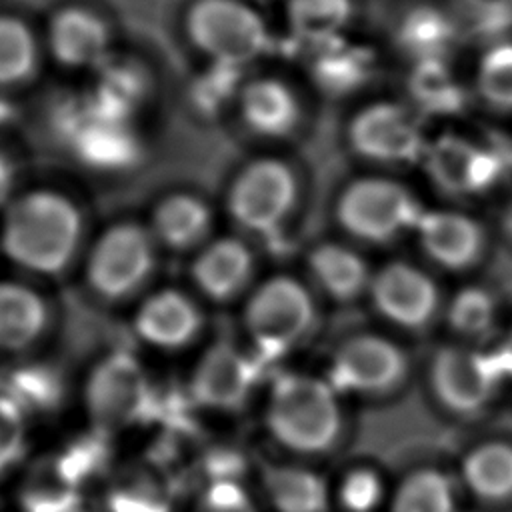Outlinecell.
I'll return each instance as SVG.
<instances>
[{"instance_id": "1", "label": "cell", "mask_w": 512, "mask_h": 512, "mask_svg": "<svg viewBox=\"0 0 512 512\" xmlns=\"http://www.w3.org/2000/svg\"><path fill=\"white\" fill-rule=\"evenodd\" d=\"M82 218L54 190H32L6 206L0 244L10 262L36 274L62 272L76 254Z\"/></svg>"}, {"instance_id": "2", "label": "cell", "mask_w": 512, "mask_h": 512, "mask_svg": "<svg viewBox=\"0 0 512 512\" xmlns=\"http://www.w3.org/2000/svg\"><path fill=\"white\" fill-rule=\"evenodd\" d=\"M266 420L274 438L298 454H326L344 436L340 394L316 376H278Z\"/></svg>"}, {"instance_id": "3", "label": "cell", "mask_w": 512, "mask_h": 512, "mask_svg": "<svg viewBox=\"0 0 512 512\" xmlns=\"http://www.w3.org/2000/svg\"><path fill=\"white\" fill-rule=\"evenodd\" d=\"M506 370L500 362L466 344L440 346L426 370L434 404L452 418H480L498 398Z\"/></svg>"}, {"instance_id": "4", "label": "cell", "mask_w": 512, "mask_h": 512, "mask_svg": "<svg viewBox=\"0 0 512 512\" xmlns=\"http://www.w3.org/2000/svg\"><path fill=\"white\" fill-rule=\"evenodd\" d=\"M186 32L212 64L232 68L256 60L270 46L266 22L240 0H196L186 16Z\"/></svg>"}, {"instance_id": "5", "label": "cell", "mask_w": 512, "mask_h": 512, "mask_svg": "<svg viewBox=\"0 0 512 512\" xmlns=\"http://www.w3.org/2000/svg\"><path fill=\"white\" fill-rule=\"evenodd\" d=\"M244 322L262 358L272 360L312 330L316 322L314 300L298 280L274 276L250 296Z\"/></svg>"}, {"instance_id": "6", "label": "cell", "mask_w": 512, "mask_h": 512, "mask_svg": "<svg viewBox=\"0 0 512 512\" xmlns=\"http://www.w3.org/2000/svg\"><path fill=\"white\" fill-rule=\"evenodd\" d=\"M408 376V354L394 340L356 334L336 348L326 380L338 394L378 400L396 394Z\"/></svg>"}, {"instance_id": "7", "label": "cell", "mask_w": 512, "mask_h": 512, "mask_svg": "<svg viewBox=\"0 0 512 512\" xmlns=\"http://www.w3.org/2000/svg\"><path fill=\"white\" fill-rule=\"evenodd\" d=\"M422 210L410 190L386 178L352 182L338 198L340 226L360 240L390 242L418 226Z\"/></svg>"}, {"instance_id": "8", "label": "cell", "mask_w": 512, "mask_h": 512, "mask_svg": "<svg viewBox=\"0 0 512 512\" xmlns=\"http://www.w3.org/2000/svg\"><path fill=\"white\" fill-rule=\"evenodd\" d=\"M156 390L140 362L124 350L110 352L92 370L86 406L96 428L110 432L152 418Z\"/></svg>"}, {"instance_id": "9", "label": "cell", "mask_w": 512, "mask_h": 512, "mask_svg": "<svg viewBox=\"0 0 512 512\" xmlns=\"http://www.w3.org/2000/svg\"><path fill=\"white\" fill-rule=\"evenodd\" d=\"M152 266V236L134 222H120L96 240L88 256L86 278L98 296L122 300L146 282Z\"/></svg>"}, {"instance_id": "10", "label": "cell", "mask_w": 512, "mask_h": 512, "mask_svg": "<svg viewBox=\"0 0 512 512\" xmlns=\"http://www.w3.org/2000/svg\"><path fill=\"white\" fill-rule=\"evenodd\" d=\"M296 194L292 170L276 158H260L234 178L228 208L240 226L252 232H272L290 214Z\"/></svg>"}, {"instance_id": "11", "label": "cell", "mask_w": 512, "mask_h": 512, "mask_svg": "<svg viewBox=\"0 0 512 512\" xmlns=\"http://www.w3.org/2000/svg\"><path fill=\"white\" fill-rule=\"evenodd\" d=\"M348 140L358 156L382 164L414 162L428 146L418 116L396 102H376L360 110L348 126Z\"/></svg>"}, {"instance_id": "12", "label": "cell", "mask_w": 512, "mask_h": 512, "mask_svg": "<svg viewBox=\"0 0 512 512\" xmlns=\"http://www.w3.org/2000/svg\"><path fill=\"white\" fill-rule=\"evenodd\" d=\"M368 290L376 312L386 322L410 332L424 330L440 306L432 278L408 262L382 266L372 276Z\"/></svg>"}, {"instance_id": "13", "label": "cell", "mask_w": 512, "mask_h": 512, "mask_svg": "<svg viewBox=\"0 0 512 512\" xmlns=\"http://www.w3.org/2000/svg\"><path fill=\"white\" fill-rule=\"evenodd\" d=\"M256 380V360L244 356L228 342H218L198 362L190 382V394L202 406L236 410L246 402Z\"/></svg>"}, {"instance_id": "14", "label": "cell", "mask_w": 512, "mask_h": 512, "mask_svg": "<svg viewBox=\"0 0 512 512\" xmlns=\"http://www.w3.org/2000/svg\"><path fill=\"white\" fill-rule=\"evenodd\" d=\"M422 158L432 182L448 194H478L498 178L496 158L456 134H444L430 142Z\"/></svg>"}, {"instance_id": "15", "label": "cell", "mask_w": 512, "mask_h": 512, "mask_svg": "<svg viewBox=\"0 0 512 512\" xmlns=\"http://www.w3.org/2000/svg\"><path fill=\"white\" fill-rule=\"evenodd\" d=\"M70 146L76 156L100 170H122L140 156V146L128 120L112 118L98 112L90 102L72 122Z\"/></svg>"}, {"instance_id": "16", "label": "cell", "mask_w": 512, "mask_h": 512, "mask_svg": "<svg viewBox=\"0 0 512 512\" xmlns=\"http://www.w3.org/2000/svg\"><path fill=\"white\" fill-rule=\"evenodd\" d=\"M456 478L460 490L484 506L512 504V440L486 438L466 448Z\"/></svg>"}, {"instance_id": "17", "label": "cell", "mask_w": 512, "mask_h": 512, "mask_svg": "<svg viewBox=\"0 0 512 512\" xmlns=\"http://www.w3.org/2000/svg\"><path fill=\"white\" fill-rule=\"evenodd\" d=\"M48 46L62 66L102 68L108 62L110 30L98 14L68 6L50 20Z\"/></svg>"}, {"instance_id": "18", "label": "cell", "mask_w": 512, "mask_h": 512, "mask_svg": "<svg viewBox=\"0 0 512 512\" xmlns=\"http://www.w3.org/2000/svg\"><path fill=\"white\" fill-rule=\"evenodd\" d=\"M416 230L422 250L436 264L450 270L472 266L484 248L482 228L476 220L460 212H422Z\"/></svg>"}, {"instance_id": "19", "label": "cell", "mask_w": 512, "mask_h": 512, "mask_svg": "<svg viewBox=\"0 0 512 512\" xmlns=\"http://www.w3.org/2000/svg\"><path fill=\"white\" fill-rule=\"evenodd\" d=\"M202 316L194 302L176 290L152 294L136 312L134 328L142 340L158 348H182L198 334Z\"/></svg>"}, {"instance_id": "20", "label": "cell", "mask_w": 512, "mask_h": 512, "mask_svg": "<svg viewBox=\"0 0 512 512\" xmlns=\"http://www.w3.org/2000/svg\"><path fill=\"white\" fill-rule=\"evenodd\" d=\"M254 268L252 252L236 238L210 242L192 264L196 286L212 300L234 298L250 280Z\"/></svg>"}, {"instance_id": "21", "label": "cell", "mask_w": 512, "mask_h": 512, "mask_svg": "<svg viewBox=\"0 0 512 512\" xmlns=\"http://www.w3.org/2000/svg\"><path fill=\"white\" fill-rule=\"evenodd\" d=\"M456 474L426 464L408 470L390 488L386 512H460Z\"/></svg>"}, {"instance_id": "22", "label": "cell", "mask_w": 512, "mask_h": 512, "mask_svg": "<svg viewBox=\"0 0 512 512\" xmlns=\"http://www.w3.org/2000/svg\"><path fill=\"white\" fill-rule=\"evenodd\" d=\"M240 114L252 132L266 138H282L298 126L300 106L284 82L258 78L242 88Z\"/></svg>"}, {"instance_id": "23", "label": "cell", "mask_w": 512, "mask_h": 512, "mask_svg": "<svg viewBox=\"0 0 512 512\" xmlns=\"http://www.w3.org/2000/svg\"><path fill=\"white\" fill-rule=\"evenodd\" d=\"M176 482L154 460L122 468L110 484V512H170Z\"/></svg>"}, {"instance_id": "24", "label": "cell", "mask_w": 512, "mask_h": 512, "mask_svg": "<svg viewBox=\"0 0 512 512\" xmlns=\"http://www.w3.org/2000/svg\"><path fill=\"white\" fill-rule=\"evenodd\" d=\"M18 496L24 512H78L80 508V484L58 454L44 456L28 468Z\"/></svg>"}, {"instance_id": "25", "label": "cell", "mask_w": 512, "mask_h": 512, "mask_svg": "<svg viewBox=\"0 0 512 512\" xmlns=\"http://www.w3.org/2000/svg\"><path fill=\"white\" fill-rule=\"evenodd\" d=\"M46 324V304L34 290L0 282V350H26L42 336Z\"/></svg>"}, {"instance_id": "26", "label": "cell", "mask_w": 512, "mask_h": 512, "mask_svg": "<svg viewBox=\"0 0 512 512\" xmlns=\"http://www.w3.org/2000/svg\"><path fill=\"white\" fill-rule=\"evenodd\" d=\"M308 264L320 288L334 300H354L370 288L372 276L366 262L342 244L326 242L316 246L308 256Z\"/></svg>"}, {"instance_id": "27", "label": "cell", "mask_w": 512, "mask_h": 512, "mask_svg": "<svg viewBox=\"0 0 512 512\" xmlns=\"http://www.w3.org/2000/svg\"><path fill=\"white\" fill-rule=\"evenodd\" d=\"M264 488L278 512H328L330 490L326 480L300 466H266Z\"/></svg>"}, {"instance_id": "28", "label": "cell", "mask_w": 512, "mask_h": 512, "mask_svg": "<svg viewBox=\"0 0 512 512\" xmlns=\"http://www.w3.org/2000/svg\"><path fill=\"white\" fill-rule=\"evenodd\" d=\"M156 238L174 250H186L206 238L210 230L208 206L190 194L166 196L152 214Z\"/></svg>"}, {"instance_id": "29", "label": "cell", "mask_w": 512, "mask_h": 512, "mask_svg": "<svg viewBox=\"0 0 512 512\" xmlns=\"http://www.w3.org/2000/svg\"><path fill=\"white\" fill-rule=\"evenodd\" d=\"M290 30L318 48L338 40L352 18V0H288Z\"/></svg>"}, {"instance_id": "30", "label": "cell", "mask_w": 512, "mask_h": 512, "mask_svg": "<svg viewBox=\"0 0 512 512\" xmlns=\"http://www.w3.org/2000/svg\"><path fill=\"white\" fill-rule=\"evenodd\" d=\"M38 52L30 28L14 16H0V86H14L32 76Z\"/></svg>"}, {"instance_id": "31", "label": "cell", "mask_w": 512, "mask_h": 512, "mask_svg": "<svg viewBox=\"0 0 512 512\" xmlns=\"http://www.w3.org/2000/svg\"><path fill=\"white\" fill-rule=\"evenodd\" d=\"M94 96L96 98L90 104L98 112L128 120L144 96V78L128 64H110L106 66Z\"/></svg>"}, {"instance_id": "32", "label": "cell", "mask_w": 512, "mask_h": 512, "mask_svg": "<svg viewBox=\"0 0 512 512\" xmlns=\"http://www.w3.org/2000/svg\"><path fill=\"white\" fill-rule=\"evenodd\" d=\"M390 488L376 466L358 464L346 470L336 488V500L344 512L386 510Z\"/></svg>"}, {"instance_id": "33", "label": "cell", "mask_w": 512, "mask_h": 512, "mask_svg": "<svg viewBox=\"0 0 512 512\" xmlns=\"http://www.w3.org/2000/svg\"><path fill=\"white\" fill-rule=\"evenodd\" d=\"M498 320V304L482 288H464L460 290L448 308L450 328L466 340L484 338L492 332Z\"/></svg>"}, {"instance_id": "34", "label": "cell", "mask_w": 512, "mask_h": 512, "mask_svg": "<svg viewBox=\"0 0 512 512\" xmlns=\"http://www.w3.org/2000/svg\"><path fill=\"white\" fill-rule=\"evenodd\" d=\"M322 52L314 64L316 82L330 92L356 88L364 78V58L360 52L344 46L340 40L320 46Z\"/></svg>"}, {"instance_id": "35", "label": "cell", "mask_w": 512, "mask_h": 512, "mask_svg": "<svg viewBox=\"0 0 512 512\" xmlns=\"http://www.w3.org/2000/svg\"><path fill=\"white\" fill-rule=\"evenodd\" d=\"M2 394L10 396L22 408L48 410L62 398V380L48 366H26L10 374Z\"/></svg>"}, {"instance_id": "36", "label": "cell", "mask_w": 512, "mask_h": 512, "mask_svg": "<svg viewBox=\"0 0 512 512\" xmlns=\"http://www.w3.org/2000/svg\"><path fill=\"white\" fill-rule=\"evenodd\" d=\"M476 88L494 108L512 110V42L498 44L480 58Z\"/></svg>"}, {"instance_id": "37", "label": "cell", "mask_w": 512, "mask_h": 512, "mask_svg": "<svg viewBox=\"0 0 512 512\" xmlns=\"http://www.w3.org/2000/svg\"><path fill=\"white\" fill-rule=\"evenodd\" d=\"M450 26L436 12L414 14L402 30L404 46L420 58V62L438 60L440 50L450 42Z\"/></svg>"}, {"instance_id": "38", "label": "cell", "mask_w": 512, "mask_h": 512, "mask_svg": "<svg viewBox=\"0 0 512 512\" xmlns=\"http://www.w3.org/2000/svg\"><path fill=\"white\" fill-rule=\"evenodd\" d=\"M26 446L24 408L0 392V474L18 462Z\"/></svg>"}, {"instance_id": "39", "label": "cell", "mask_w": 512, "mask_h": 512, "mask_svg": "<svg viewBox=\"0 0 512 512\" xmlns=\"http://www.w3.org/2000/svg\"><path fill=\"white\" fill-rule=\"evenodd\" d=\"M236 76H238V68L212 64V70H208L202 78H198L194 86L196 104L208 112L226 104L236 94V86H238Z\"/></svg>"}, {"instance_id": "40", "label": "cell", "mask_w": 512, "mask_h": 512, "mask_svg": "<svg viewBox=\"0 0 512 512\" xmlns=\"http://www.w3.org/2000/svg\"><path fill=\"white\" fill-rule=\"evenodd\" d=\"M414 86H416L418 98L424 104L434 106L438 110L452 108L456 100V88L452 84V78L440 68L438 60L420 62V70L416 72Z\"/></svg>"}, {"instance_id": "41", "label": "cell", "mask_w": 512, "mask_h": 512, "mask_svg": "<svg viewBox=\"0 0 512 512\" xmlns=\"http://www.w3.org/2000/svg\"><path fill=\"white\" fill-rule=\"evenodd\" d=\"M196 512H256L246 492L236 482H212L198 502Z\"/></svg>"}, {"instance_id": "42", "label": "cell", "mask_w": 512, "mask_h": 512, "mask_svg": "<svg viewBox=\"0 0 512 512\" xmlns=\"http://www.w3.org/2000/svg\"><path fill=\"white\" fill-rule=\"evenodd\" d=\"M480 16H498L512 8V0H464Z\"/></svg>"}, {"instance_id": "43", "label": "cell", "mask_w": 512, "mask_h": 512, "mask_svg": "<svg viewBox=\"0 0 512 512\" xmlns=\"http://www.w3.org/2000/svg\"><path fill=\"white\" fill-rule=\"evenodd\" d=\"M12 182H14L12 166H10L8 158L0 152V206L6 202V198L12 190Z\"/></svg>"}, {"instance_id": "44", "label": "cell", "mask_w": 512, "mask_h": 512, "mask_svg": "<svg viewBox=\"0 0 512 512\" xmlns=\"http://www.w3.org/2000/svg\"><path fill=\"white\" fill-rule=\"evenodd\" d=\"M508 224H510V228H512V210H510V218H508Z\"/></svg>"}]
</instances>
